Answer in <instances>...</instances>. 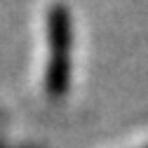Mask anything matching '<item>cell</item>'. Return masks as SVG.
Here are the masks:
<instances>
[{
    "label": "cell",
    "mask_w": 148,
    "mask_h": 148,
    "mask_svg": "<svg viewBox=\"0 0 148 148\" xmlns=\"http://www.w3.org/2000/svg\"><path fill=\"white\" fill-rule=\"evenodd\" d=\"M47 40H49V59L45 71V89L52 99H61L71 87V49H73L71 14L64 5H52L47 10Z\"/></svg>",
    "instance_id": "1"
}]
</instances>
